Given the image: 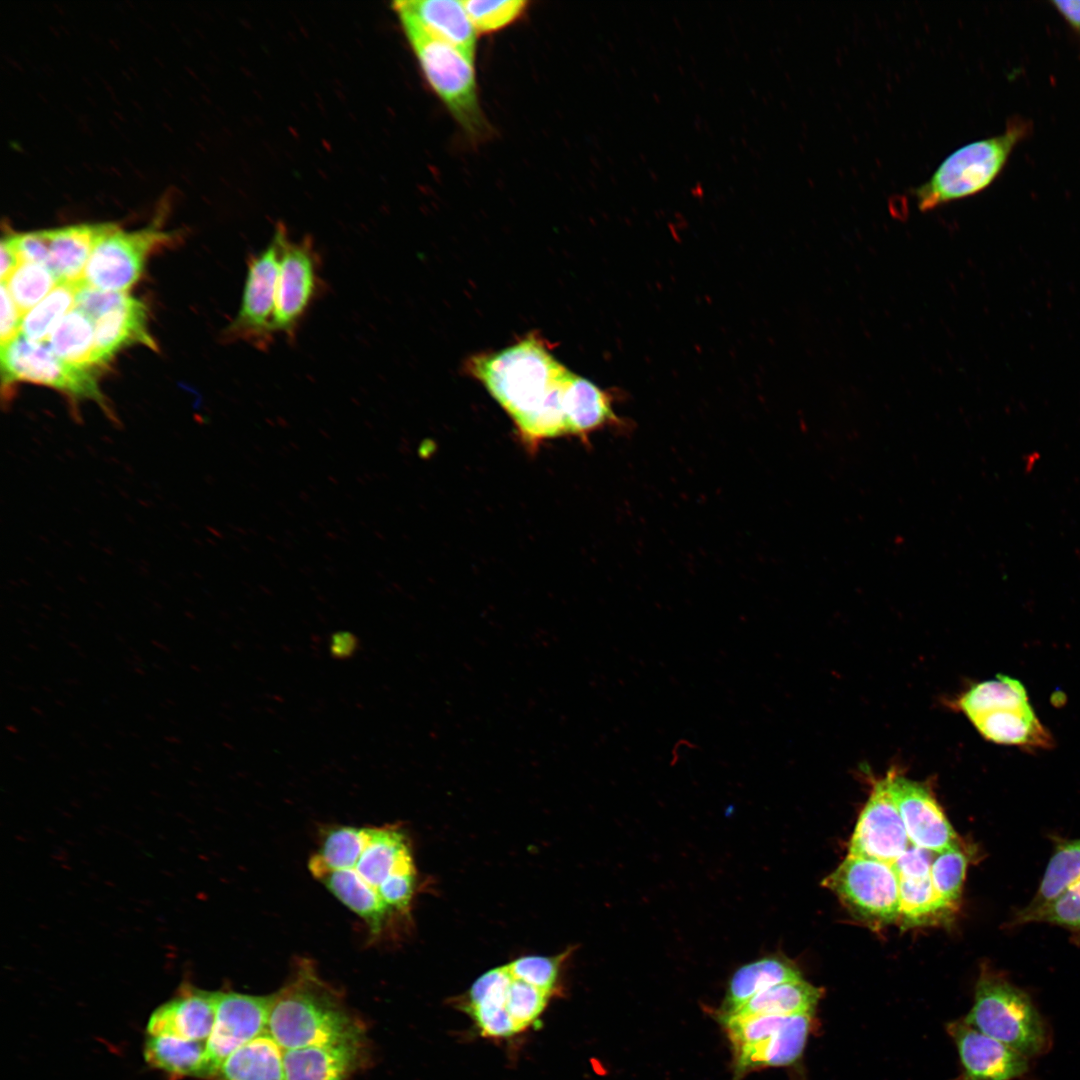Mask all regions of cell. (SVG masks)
<instances>
[{"label":"cell","instance_id":"1","mask_svg":"<svg viewBox=\"0 0 1080 1080\" xmlns=\"http://www.w3.org/2000/svg\"><path fill=\"white\" fill-rule=\"evenodd\" d=\"M467 369L511 417L529 450L567 435L563 396L572 371L540 337L528 335L503 350L475 355Z\"/></svg>","mask_w":1080,"mask_h":1080},{"label":"cell","instance_id":"2","mask_svg":"<svg viewBox=\"0 0 1080 1080\" xmlns=\"http://www.w3.org/2000/svg\"><path fill=\"white\" fill-rule=\"evenodd\" d=\"M267 1032L283 1050L364 1036L342 996L306 959L297 962L288 982L272 994Z\"/></svg>","mask_w":1080,"mask_h":1080},{"label":"cell","instance_id":"3","mask_svg":"<svg viewBox=\"0 0 1080 1080\" xmlns=\"http://www.w3.org/2000/svg\"><path fill=\"white\" fill-rule=\"evenodd\" d=\"M1032 131V122L1010 118L1004 131L970 142L949 154L922 184L911 191L920 211L975 195L1000 175L1014 148Z\"/></svg>","mask_w":1080,"mask_h":1080},{"label":"cell","instance_id":"4","mask_svg":"<svg viewBox=\"0 0 1080 1080\" xmlns=\"http://www.w3.org/2000/svg\"><path fill=\"white\" fill-rule=\"evenodd\" d=\"M964 1021L1028 1059L1044 1054L1051 1045L1048 1025L1029 994L986 963Z\"/></svg>","mask_w":1080,"mask_h":1080},{"label":"cell","instance_id":"5","mask_svg":"<svg viewBox=\"0 0 1080 1080\" xmlns=\"http://www.w3.org/2000/svg\"><path fill=\"white\" fill-rule=\"evenodd\" d=\"M426 81L463 131L473 140L488 136L472 57L431 36L416 22L398 15Z\"/></svg>","mask_w":1080,"mask_h":1080},{"label":"cell","instance_id":"6","mask_svg":"<svg viewBox=\"0 0 1080 1080\" xmlns=\"http://www.w3.org/2000/svg\"><path fill=\"white\" fill-rule=\"evenodd\" d=\"M0 359L3 386L18 381L44 385L65 394L73 402L91 400L114 419L92 368L63 361L52 352L46 341L34 342L20 333L1 345Z\"/></svg>","mask_w":1080,"mask_h":1080},{"label":"cell","instance_id":"7","mask_svg":"<svg viewBox=\"0 0 1080 1080\" xmlns=\"http://www.w3.org/2000/svg\"><path fill=\"white\" fill-rule=\"evenodd\" d=\"M823 885L867 922L899 919V878L891 863L848 854Z\"/></svg>","mask_w":1080,"mask_h":1080},{"label":"cell","instance_id":"8","mask_svg":"<svg viewBox=\"0 0 1080 1080\" xmlns=\"http://www.w3.org/2000/svg\"><path fill=\"white\" fill-rule=\"evenodd\" d=\"M280 256L279 224L268 246L249 257L240 309L224 333L228 340L245 341L260 349L272 343Z\"/></svg>","mask_w":1080,"mask_h":1080},{"label":"cell","instance_id":"9","mask_svg":"<svg viewBox=\"0 0 1080 1080\" xmlns=\"http://www.w3.org/2000/svg\"><path fill=\"white\" fill-rule=\"evenodd\" d=\"M171 239L170 233L157 226L131 232L117 228L95 246L82 281L99 290L126 292L139 279L151 252Z\"/></svg>","mask_w":1080,"mask_h":1080},{"label":"cell","instance_id":"10","mask_svg":"<svg viewBox=\"0 0 1080 1080\" xmlns=\"http://www.w3.org/2000/svg\"><path fill=\"white\" fill-rule=\"evenodd\" d=\"M281 229V256L273 328L287 338L296 330L320 290L319 257L309 238L292 241Z\"/></svg>","mask_w":1080,"mask_h":1080},{"label":"cell","instance_id":"11","mask_svg":"<svg viewBox=\"0 0 1080 1080\" xmlns=\"http://www.w3.org/2000/svg\"><path fill=\"white\" fill-rule=\"evenodd\" d=\"M910 844L888 773L873 785L852 834L849 854L892 864Z\"/></svg>","mask_w":1080,"mask_h":1080},{"label":"cell","instance_id":"12","mask_svg":"<svg viewBox=\"0 0 1080 1080\" xmlns=\"http://www.w3.org/2000/svg\"><path fill=\"white\" fill-rule=\"evenodd\" d=\"M271 1003L272 994L259 996L218 991L216 1020L207 1041L215 1074L232 1052L267 1032Z\"/></svg>","mask_w":1080,"mask_h":1080},{"label":"cell","instance_id":"13","mask_svg":"<svg viewBox=\"0 0 1080 1080\" xmlns=\"http://www.w3.org/2000/svg\"><path fill=\"white\" fill-rule=\"evenodd\" d=\"M890 790L911 844L941 853L959 838L928 784L889 772Z\"/></svg>","mask_w":1080,"mask_h":1080},{"label":"cell","instance_id":"14","mask_svg":"<svg viewBox=\"0 0 1080 1080\" xmlns=\"http://www.w3.org/2000/svg\"><path fill=\"white\" fill-rule=\"evenodd\" d=\"M961 1061V1080H1014L1029 1069L1028 1058L978 1031L964 1019L947 1025Z\"/></svg>","mask_w":1080,"mask_h":1080},{"label":"cell","instance_id":"15","mask_svg":"<svg viewBox=\"0 0 1080 1080\" xmlns=\"http://www.w3.org/2000/svg\"><path fill=\"white\" fill-rule=\"evenodd\" d=\"M217 1003L218 991L184 986L177 996L152 1012L147 1034L208 1041L216 1020Z\"/></svg>","mask_w":1080,"mask_h":1080},{"label":"cell","instance_id":"16","mask_svg":"<svg viewBox=\"0 0 1080 1080\" xmlns=\"http://www.w3.org/2000/svg\"><path fill=\"white\" fill-rule=\"evenodd\" d=\"M364 1036L284 1050L286 1080H350L362 1064Z\"/></svg>","mask_w":1080,"mask_h":1080},{"label":"cell","instance_id":"17","mask_svg":"<svg viewBox=\"0 0 1080 1080\" xmlns=\"http://www.w3.org/2000/svg\"><path fill=\"white\" fill-rule=\"evenodd\" d=\"M814 1014L787 1016L784 1022L762 1041L734 1050L735 1078L769 1067L794 1064L802 1056L813 1025Z\"/></svg>","mask_w":1080,"mask_h":1080},{"label":"cell","instance_id":"18","mask_svg":"<svg viewBox=\"0 0 1080 1080\" xmlns=\"http://www.w3.org/2000/svg\"><path fill=\"white\" fill-rule=\"evenodd\" d=\"M614 401L612 393L572 372L563 396L568 435L588 442L592 433L604 428L628 427L614 411Z\"/></svg>","mask_w":1080,"mask_h":1080},{"label":"cell","instance_id":"19","mask_svg":"<svg viewBox=\"0 0 1080 1080\" xmlns=\"http://www.w3.org/2000/svg\"><path fill=\"white\" fill-rule=\"evenodd\" d=\"M397 15L416 22L431 36L474 58L477 32L462 4L455 0H408L393 3Z\"/></svg>","mask_w":1080,"mask_h":1080},{"label":"cell","instance_id":"20","mask_svg":"<svg viewBox=\"0 0 1080 1080\" xmlns=\"http://www.w3.org/2000/svg\"><path fill=\"white\" fill-rule=\"evenodd\" d=\"M970 721L984 738L996 744L1025 749H1048L1054 745L1052 735L1036 716L1029 698L1000 706Z\"/></svg>","mask_w":1080,"mask_h":1080},{"label":"cell","instance_id":"21","mask_svg":"<svg viewBox=\"0 0 1080 1080\" xmlns=\"http://www.w3.org/2000/svg\"><path fill=\"white\" fill-rule=\"evenodd\" d=\"M117 228L114 223H84L43 230L49 251L48 268L60 282L82 280L95 246Z\"/></svg>","mask_w":1080,"mask_h":1080},{"label":"cell","instance_id":"22","mask_svg":"<svg viewBox=\"0 0 1080 1080\" xmlns=\"http://www.w3.org/2000/svg\"><path fill=\"white\" fill-rule=\"evenodd\" d=\"M94 324V366L106 364L118 351L131 344L156 347L147 329L146 306L133 297L128 296L120 305L97 318Z\"/></svg>","mask_w":1080,"mask_h":1080},{"label":"cell","instance_id":"23","mask_svg":"<svg viewBox=\"0 0 1080 1080\" xmlns=\"http://www.w3.org/2000/svg\"><path fill=\"white\" fill-rule=\"evenodd\" d=\"M510 980L506 965L493 968L472 984L462 1000L463 1009L485 1037L500 1039L517 1034L505 1011Z\"/></svg>","mask_w":1080,"mask_h":1080},{"label":"cell","instance_id":"24","mask_svg":"<svg viewBox=\"0 0 1080 1080\" xmlns=\"http://www.w3.org/2000/svg\"><path fill=\"white\" fill-rule=\"evenodd\" d=\"M801 978L798 967L783 956L770 955L748 962L735 970L729 979L717 1015L733 1013L756 994Z\"/></svg>","mask_w":1080,"mask_h":1080},{"label":"cell","instance_id":"25","mask_svg":"<svg viewBox=\"0 0 1080 1080\" xmlns=\"http://www.w3.org/2000/svg\"><path fill=\"white\" fill-rule=\"evenodd\" d=\"M145 1061L153 1068L176 1077H214L207 1041L169 1035H148L144 1043Z\"/></svg>","mask_w":1080,"mask_h":1080},{"label":"cell","instance_id":"26","mask_svg":"<svg viewBox=\"0 0 1080 1080\" xmlns=\"http://www.w3.org/2000/svg\"><path fill=\"white\" fill-rule=\"evenodd\" d=\"M284 1050L269 1035L261 1034L232 1052L213 1080H286Z\"/></svg>","mask_w":1080,"mask_h":1080},{"label":"cell","instance_id":"27","mask_svg":"<svg viewBox=\"0 0 1080 1080\" xmlns=\"http://www.w3.org/2000/svg\"><path fill=\"white\" fill-rule=\"evenodd\" d=\"M1053 844L1051 857L1039 886L1023 911H1034L1056 899L1080 880V838L1068 839L1050 834Z\"/></svg>","mask_w":1080,"mask_h":1080},{"label":"cell","instance_id":"28","mask_svg":"<svg viewBox=\"0 0 1080 1080\" xmlns=\"http://www.w3.org/2000/svg\"><path fill=\"white\" fill-rule=\"evenodd\" d=\"M821 996V989L801 978L772 986L756 994L730 1014L743 1016L814 1014Z\"/></svg>","mask_w":1080,"mask_h":1080},{"label":"cell","instance_id":"29","mask_svg":"<svg viewBox=\"0 0 1080 1080\" xmlns=\"http://www.w3.org/2000/svg\"><path fill=\"white\" fill-rule=\"evenodd\" d=\"M46 342L63 361L79 367H94L95 324L82 310L71 309L56 324Z\"/></svg>","mask_w":1080,"mask_h":1080},{"label":"cell","instance_id":"30","mask_svg":"<svg viewBox=\"0 0 1080 1080\" xmlns=\"http://www.w3.org/2000/svg\"><path fill=\"white\" fill-rule=\"evenodd\" d=\"M81 282H60L23 316L21 334L34 342L46 341L56 324L75 307Z\"/></svg>","mask_w":1080,"mask_h":1080},{"label":"cell","instance_id":"31","mask_svg":"<svg viewBox=\"0 0 1080 1080\" xmlns=\"http://www.w3.org/2000/svg\"><path fill=\"white\" fill-rule=\"evenodd\" d=\"M1028 698L1023 684L1009 676L998 675L996 679L980 682L971 687L958 700L959 709L969 720L988 713L1008 703Z\"/></svg>","mask_w":1080,"mask_h":1080},{"label":"cell","instance_id":"32","mask_svg":"<svg viewBox=\"0 0 1080 1080\" xmlns=\"http://www.w3.org/2000/svg\"><path fill=\"white\" fill-rule=\"evenodd\" d=\"M1035 922L1061 927L1080 943V880L1042 908L1034 911L1017 909L1010 926L1019 927Z\"/></svg>","mask_w":1080,"mask_h":1080},{"label":"cell","instance_id":"33","mask_svg":"<svg viewBox=\"0 0 1080 1080\" xmlns=\"http://www.w3.org/2000/svg\"><path fill=\"white\" fill-rule=\"evenodd\" d=\"M899 898V918L909 925L929 923L951 912L938 897L931 876L899 878Z\"/></svg>","mask_w":1080,"mask_h":1080},{"label":"cell","instance_id":"34","mask_svg":"<svg viewBox=\"0 0 1080 1080\" xmlns=\"http://www.w3.org/2000/svg\"><path fill=\"white\" fill-rule=\"evenodd\" d=\"M971 855L960 843L937 853L931 866V881L942 901L949 909L957 906L961 896Z\"/></svg>","mask_w":1080,"mask_h":1080},{"label":"cell","instance_id":"35","mask_svg":"<svg viewBox=\"0 0 1080 1080\" xmlns=\"http://www.w3.org/2000/svg\"><path fill=\"white\" fill-rule=\"evenodd\" d=\"M3 283L6 284L14 302L25 315L60 281L48 267L37 263L22 262Z\"/></svg>","mask_w":1080,"mask_h":1080},{"label":"cell","instance_id":"36","mask_svg":"<svg viewBox=\"0 0 1080 1080\" xmlns=\"http://www.w3.org/2000/svg\"><path fill=\"white\" fill-rule=\"evenodd\" d=\"M552 996L553 994L534 987L516 978L511 973L505 1011L517 1034L536 1023Z\"/></svg>","mask_w":1080,"mask_h":1080},{"label":"cell","instance_id":"37","mask_svg":"<svg viewBox=\"0 0 1080 1080\" xmlns=\"http://www.w3.org/2000/svg\"><path fill=\"white\" fill-rule=\"evenodd\" d=\"M462 4L477 34L505 28L519 19L528 6V2L524 0H468L462 1Z\"/></svg>","mask_w":1080,"mask_h":1080},{"label":"cell","instance_id":"38","mask_svg":"<svg viewBox=\"0 0 1080 1080\" xmlns=\"http://www.w3.org/2000/svg\"><path fill=\"white\" fill-rule=\"evenodd\" d=\"M564 955L556 957L524 956L508 964L516 978L541 990L554 994L558 983L560 964Z\"/></svg>","mask_w":1080,"mask_h":1080},{"label":"cell","instance_id":"39","mask_svg":"<svg viewBox=\"0 0 1080 1080\" xmlns=\"http://www.w3.org/2000/svg\"><path fill=\"white\" fill-rule=\"evenodd\" d=\"M129 295L126 292L99 290L87 286L82 281L75 298V307L82 310L93 321L120 305Z\"/></svg>","mask_w":1080,"mask_h":1080},{"label":"cell","instance_id":"40","mask_svg":"<svg viewBox=\"0 0 1080 1080\" xmlns=\"http://www.w3.org/2000/svg\"><path fill=\"white\" fill-rule=\"evenodd\" d=\"M936 854L931 850L910 844L905 852L892 863V867L898 878H925L930 876L931 866Z\"/></svg>","mask_w":1080,"mask_h":1080},{"label":"cell","instance_id":"41","mask_svg":"<svg viewBox=\"0 0 1080 1080\" xmlns=\"http://www.w3.org/2000/svg\"><path fill=\"white\" fill-rule=\"evenodd\" d=\"M23 314L14 302L7 286L1 282L0 339L4 345L21 333Z\"/></svg>","mask_w":1080,"mask_h":1080},{"label":"cell","instance_id":"42","mask_svg":"<svg viewBox=\"0 0 1080 1080\" xmlns=\"http://www.w3.org/2000/svg\"><path fill=\"white\" fill-rule=\"evenodd\" d=\"M360 647L358 637L350 631H336L331 634L328 650L332 658L347 660L352 658Z\"/></svg>","mask_w":1080,"mask_h":1080},{"label":"cell","instance_id":"43","mask_svg":"<svg viewBox=\"0 0 1080 1080\" xmlns=\"http://www.w3.org/2000/svg\"><path fill=\"white\" fill-rule=\"evenodd\" d=\"M1051 4L1080 40V1H1051Z\"/></svg>","mask_w":1080,"mask_h":1080},{"label":"cell","instance_id":"44","mask_svg":"<svg viewBox=\"0 0 1080 1080\" xmlns=\"http://www.w3.org/2000/svg\"><path fill=\"white\" fill-rule=\"evenodd\" d=\"M20 263L13 249L3 238L1 241V282H5Z\"/></svg>","mask_w":1080,"mask_h":1080}]
</instances>
